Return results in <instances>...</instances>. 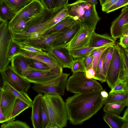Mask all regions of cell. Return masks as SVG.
<instances>
[{
    "instance_id": "cell-60",
    "label": "cell",
    "mask_w": 128,
    "mask_h": 128,
    "mask_svg": "<svg viewBox=\"0 0 128 128\" xmlns=\"http://www.w3.org/2000/svg\"><path fill=\"white\" fill-rule=\"evenodd\" d=\"M5 0H0V4L3 1Z\"/></svg>"
},
{
    "instance_id": "cell-33",
    "label": "cell",
    "mask_w": 128,
    "mask_h": 128,
    "mask_svg": "<svg viewBox=\"0 0 128 128\" xmlns=\"http://www.w3.org/2000/svg\"><path fill=\"white\" fill-rule=\"evenodd\" d=\"M114 44H110L104 46L93 52L91 54L94 57L93 61L91 65L88 68H92L96 72L98 63L102 54L108 48L112 46Z\"/></svg>"
},
{
    "instance_id": "cell-45",
    "label": "cell",
    "mask_w": 128,
    "mask_h": 128,
    "mask_svg": "<svg viewBox=\"0 0 128 128\" xmlns=\"http://www.w3.org/2000/svg\"><path fill=\"white\" fill-rule=\"evenodd\" d=\"M40 1L44 8L48 10L56 8L57 0H40Z\"/></svg>"
},
{
    "instance_id": "cell-10",
    "label": "cell",
    "mask_w": 128,
    "mask_h": 128,
    "mask_svg": "<svg viewBox=\"0 0 128 128\" xmlns=\"http://www.w3.org/2000/svg\"><path fill=\"white\" fill-rule=\"evenodd\" d=\"M72 26L65 27L59 31L48 35H43L34 38L19 42L20 43L31 46L48 52L53 47V43L58 34Z\"/></svg>"
},
{
    "instance_id": "cell-28",
    "label": "cell",
    "mask_w": 128,
    "mask_h": 128,
    "mask_svg": "<svg viewBox=\"0 0 128 128\" xmlns=\"http://www.w3.org/2000/svg\"><path fill=\"white\" fill-rule=\"evenodd\" d=\"M103 119L105 122L111 128H122L125 123L122 117L106 113Z\"/></svg>"
},
{
    "instance_id": "cell-56",
    "label": "cell",
    "mask_w": 128,
    "mask_h": 128,
    "mask_svg": "<svg viewBox=\"0 0 128 128\" xmlns=\"http://www.w3.org/2000/svg\"><path fill=\"white\" fill-rule=\"evenodd\" d=\"M84 1L90 2L93 5L95 6L98 3L97 0H84Z\"/></svg>"
},
{
    "instance_id": "cell-54",
    "label": "cell",
    "mask_w": 128,
    "mask_h": 128,
    "mask_svg": "<svg viewBox=\"0 0 128 128\" xmlns=\"http://www.w3.org/2000/svg\"><path fill=\"white\" fill-rule=\"evenodd\" d=\"M102 96L104 98H106L108 97V94L105 90H102L100 92Z\"/></svg>"
},
{
    "instance_id": "cell-51",
    "label": "cell",
    "mask_w": 128,
    "mask_h": 128,
    "mask_svg": "<svg viewBox=\"0 0 128 128\" xmlns=\"http://www.w3.org/2000/svg\"><path fill=\"white\" fill-rule=\"evenodd\" d=\"M8 121L2 112L0 104V123L5 122Z\"/></svg>"
},
{
    "instance_id": "cell-12",
    "label": "cell",
    "mask_w": 128,
    "mask_h": 128,
    "mask_svg": "<svg viewBox=\"0 0 128 128\" xmlns=\"http://www.w3.org/2000/svg\"><path fill=\"white\" fill-rule=\"evenodd\" d=\"M44 9L40 0H32L29 4L16 13L8 22L9 28L20 19L34 17L40 13Z\"/></svg>"
},
{
    "instance_id": "cell-14",
    "label": "cell",
    "mask_w": 128,
    "mask_h": 128,
    "mask_svg": "<svg viewBox=\"0 0 128 128\" xmlns=\"http://www.w3.org/2000/svg\"><path fill=\"white\" fill-rule=\"evenodd\" d=\"M128 6L124 7L119 16L112 22L110 28L111 36L117 39L122 36L123 30L128 25Z\"/></svg>"
},
{
    "instance_id": "cell-41",
    "label": "cell",
    "mask_w": 128,
    "mask_h": 128,
    "mask_svg": "<svg viewBox=\"0 0 128 128\" xmlns=\"http://www.w3.org/2000/svg\"><path fill=\"white\" fill-rule=\"evenodd\" d=\"M30 59V67L38 70L50 71V68L46 64L37 60Z\"/></svg>"
},
{
    "instance_id": "cell-7",
    "label": "cell",
    "mask_w": 128,
    "mask_h": 128,
    "mask_svg": "<svg viewBox=\"0 0 128 128\" xmlns=\"http://www.w3.org/2000/svg\"><path fill=\"white\" fill-rule=\"evenodd\" d=\"M114 50L111 60L106 76V82L111 89L118 80L122 66L120 46L116 43L114 45Z\"/></svg>"
},
{
    "instance_id": "cell-40",
    "label": "cell",
    "mask_w": 128,
    "mask_h": 128,
    "mask_svg": "<svg viewBox=\"0 0 128 128\" xmlns=\"http://www.w3.org/2000/svg\"><path fill=\"white\" fill-rule=\"evenodd\" d=\"M68 16L67 10L65 6L49 24L48 30L52 28L58 23L65 19Z\"/></svg>"
},
{
    "instance_id": "cell-18",
    "label": "cell",
    "mask_w": 128,
    "mask_h": 128,
    "mask_svg": "<svg viewBox=\"0 0 128 128\" xmlns=\"http://www.w3.org/2000/svg\"><path fill=\"white\" fill-rule=\"evenodd\" d=\"M32 68V70L30 72L23 77L30 83H43L58 76L61 74L50 71L38 70Z\"/></svg>"
},
{
    "instance_id": "cell-8",
    "label": "cell",
    "mask_w": 128,
    "mask_h": 128,
    "mask_svg": "<svg viewBox=\"0 0 128 128\" xmlns=\"http://www.w3.org/2000/svg\"><path fill=\"white\" fill-rule=\"evenodd\" d=\"M8 22H4L0 28V72L6 68L10 62L8 54L13 38L12 34L9 28Z\"/></svg>"
},
{
    "instance_id": "cell-29",
    "label": "cell",
    "mask_w": 128,
    "mask_h": 128,
    "mask_svg": "<svg viewBox=\"0 0 128 128\" xmlns=\"http://www.w3.org/2000/svg\"><path fill=\"white\" fill-rule=\"evenodd\" d=\"M30 108L29 105L23 101L16 98L10 118V120H14L15 118L26 109Z\"/></svg>"
},
{
    "instance_id": "cell-1",
    "label": "cell",
    "mask_w": 128,
    "mask_h": 128,
    "mask_svg": "<svg viewBox=\"0 0 128 128\" xmlns=\"http://www.w3.org/2000/svg\"><path fill=\"white\" fill-rule=\"evenodd\" d=\"M100 92L76 94L68 98L65 106L71 124H81L96 114L104 104Z\"/></svg>"
},
{
    "instance_id": "cell-43",
    "label": "cell",
    "mask_w": 128,
    "mask_h": 128,
    "mask_svg": "<svg viewBox=\"0 0 128 128\" xmlns=\"http://www.w3.org/2000/svg\"><path fill=\"white\" fill-rule=\"evenodd\" d=\"M128 0H118L105 12L107 13L114 11L120 8L128 6Z\"/></svg>"
},
{
    "instance_id": "cell-13",
    "label": "cell",
    "mask_w": 128,
    "mask_h": 128,
    "mask_svg": "<svg viewBox=\"0 0 128 128\" xmlns=\"http://www.w3.org/2000/svg\"><path fill=\"white\" fill-rule=\"evenodd\" d=\"M94 30L82 25L80 29L67 44V47L70 50L88 46L90 38L92 32Z\"/></svg>"
},
{
    "instance_id": "cell-25",
    "label": "cell",
    "mask_w": 128,
    "mask_h": 128,
    "mask_svg": "<svg viewBox=\"0 0 128 128\" xmlns=\"http://www.w3.org/2000/svg\"><path fill=\"white\" fill-rule=\"evenodd\" d=\"M121 48L122 66L118 79L128 82V49Z\"/></svg>"
},
{
    "instance_id": "cell-2",
    "label": "cell",
    "mask_w": 128,
    "mask_h": 128,
    "mask_svg": "<svg viewBox=\"0 0 128 128\" xmlns=\"http://www.w3.org/2000/svg\"><path fill=\"white\" fill-rule=\"evenodd\" d=\"M65 6L52 10L44 8L23 30L12 34L13 38L20 42L42 36L48 30L49 24Z\"/></svg>"
},
{
    "instance_id": "cell-32",
    "label": "cell",
    "mask_w": 128,
    "mask_h": 128,
    "mask_svg": "<svg viewBox=\"0 0 128 128\" xmlns=\"http://www.w3.org/2000/svg\"><path fill=\"white\" fill-rule=\"evenodd\" d=\"M34 17L22 18L9 28V30L12 34L21 32L28 25Z\"/></svg>"
},
{
    "instance_id": "cell-17",
    "label": "cell",
    "mask_w": 128,
    "mask_h": 128,
    "mask_svg": "<svg viewBox=\"0 0 128 128\" xmlns=\"http://www.w3.org/2000/svg\"><path fill=\"white\" fill-rule=\"evenodd\" d=\"M10 61L12 69L23 77L28 74L32 70L30 66V58L24 56L16 55L13 57Z\"/></svg>"
},
{
    "instance_id": "cell-42",
    "label": "cell",
    "mask_w": 128,
    "mask_h": 128,
    "mask_svg": "<svg viewBox=\"0 0 128 128\" xmlns=\"http://www.w3.org/2000/svg\"><path fill=\"white\" fill-rule=\"evenodd\" d=\"M42 128H48L49 124L48 115L43 99L42 104Z\"/></svg>"
},
{
    "instance_id": "cell-38",
    "label": "cell",
    "mask_w": 128,
    "mask_h": 128,
    "mask_svg": "<svg viewBox=\"0 0 128 128\" xmlns=\"http://www.w3.org/2000/svg\"><path fill=\"white\" fill-rule=\"evenodd\" d=\"M116 92L128 94V82L118 79L109 93Z\"/></svg>"
},
{
    "instance_id": "cell-53",
    "label": "cell",
    "mask_w": 128,
    "mask_h": 128,
    "mask_svg": "<svg viewBox=\"0 0 128 128\" xmlns=\"http://www.w3.org/2000/svg\"><path fill=\"white\" fill-rule=\"evenodd\" d=\"M4 82L3 78L1 72H0V92L2 91Z\"/></svg>"
},
{
    "instance_id": "cell-47",
    "label": "cell",
    "mask_w": 128,
    "mask_h": 128,
    "mask_svg": "<svg viewBox=\"0 0 128 128\" xmlns=\"http://www.w3.org/2000/svg\"><path fill=\"white\" fill-rule=\"evenodd\" d=\"M83 58L84 64L87 70L91 65L93 61L94 57L93 56L90 54Z\"/></svg>"
},
{
    "instance_id": "cell-16",
    "label": "cell",
    "mask_w": 128,
    "mask_h": 128,
    "mask_svg": "<svg viewBox=\"0 0 128 128\" xmlns=\"http://www.w3.org/2000/svg\"><path fill=\"white\" fill-rule=\"evenodd\" d=\"M48 52L56 58L63 68H71L73 58L66 46L53 47Z\"/></svg>"
},
{
    "instance_id": "cell-15",
    "label": "cell",
    "mask_w": 128,
    "mask_h": 128,
    "mask_svg": "<svg viewBox=\"0 0 128 128\" xmlns=\"http://www.w3.org/2000/svg\"><path fill=\"white\" fill-rule=\"evenodd\" d=\"M82 26L80 22L78 20L74 25L60 33L54 41L53 47L66 46Z\"/></svg>"
},
{
    "instance_id": "cell-59",
    "label": "cell",
    "mask_w": 128,
    "mask_h": 128,
    "mask_svg": "<svg viewBox=\"0 0 128 128\" xmlns=\"http://www.w3.org/2000/svg\"><path fill=\"white\" fill-rule=\"evenodd\" d=\"M4 22H3L2 21L0 20V28L1 26L2 25V24H3L4 23Z\"/></svg>"
},
{
    "instance_id": "cell-36",
    "label": "cell",
    "mask_w": 128,
    "mask_h": 128,
    "mask_svg": "<svg viewBox=\"0 0 128 128\" xmlns=\"http://www.w3.org/2000/svg\"><path fill=\"white\" fill-rule=\"evenodd\" d=\"M70 69L73 74L78 72L85 73L86 70L83 58H78L73 60Z\"/></svg>"
},
{
    "instance_id": "cell-3",
    "label": "cell",
    "mask_w": 128,
    "mask_h": 128,
    "mask_svg": "<svg viewBox=\"0 0 128 128\" xmlns=\"http://www.w3.org/2000/svg\"><path fill=\"white\" fill-rule=\"evenodd\" d=\"M42 99L48 115V128L66 127L68 119L65 102L60 96L44 94Z\"/></svg>"
},
{
    "instance_id": "cell-61",
    "label": "cell",
    "mask_w": 128,
    "mask_h": 128,
    "mask_svg": "<svg viewBox=\"0 0 128 128\" xmlns=\"http://www.w3.org/2000/svg\"></svg>"
},
{
    "instance_id": "cell-31",
    "label": "cell",
    "mask_w": 128,
    "mask_h": 128,
    "mask_svg": "<svg viewBox=\"0 0 128 128\" xmlns=\"http://www.w3.org/2000/svg\"><path fill=\"white\" fill-rule=\"evenodd\" d=\"M107 49L102 54L98 63L96 74L93 79L96 80H98L101 82H106V76L104 72L103 60L106 52Z\"/></svg>"
},
{
    "instance_id": "cell-49",
    "label": "cell",
    "mask_w": 128,
    "mask_h": 128,
    "mask_svg": "<svg viewBox=\"0 0 128 128\" xmlns=\"http://www.w3.org/2000/svg\"><path fill=\"white\" fill-rule=\"evenodd\" d=\"M85 74L87 78L93 79L96 74V72L92 68H90L86 70L85 72Z\"/></svg>"
},
{
    "instance_id": "cell-44",
    "label": "cell",
    "mask_w": 128,
    "mask_h": 128,
    "mask_svg": "<svg viewBox=\"0 0 128 128\" xmlns=\"http://www.w3.org/2000/svg\"><path fill=\"white\" fill-rule=\"evenodd\" d=\"M20 44L21 48L22 49L36 54H46L48 53V52L44 51L41 49L31 46L22 44L20 42Z\"/></svg>"
},
{
    "instance_id": "cell-24",
    "label": "cell",
    "mask_w": 128,
    "mask_h": 128,
    "mask_svg": "<svg viewBox=\"0 0 128 128\" xmlns=\"http://www.w3.org/2000/svg\"><path fill=\"white\" fill-rule=\"evenodd\" d=\"M16 13L6 0L0 4V20L4 22L10 20Z\"/></svg>"
},
{
    "instance_id": "cell-9",
    "label": "cell",
    "mask_w": 128,
    "mask_h": 128,
    "mask_svg": "<svg viewBox=\"0 0 128 128\" xmlns=\"http://www.w3.org/2000/svg\"><path fill=\"white\" fill-rule=\"evenodd\" d=\"M1 72L4 81L14 89L26 92L28 90L30 83L15 72L11 66Z\"/></svg>"
},
{
    "instance_id": "cell-30",
    "label": "cell",
    "mask_w": 128,
    "mask_h": 128,
    "mask_svg": "<svg viewBox=\"0 0 128 128\" xmlns=\"http://www.w3.org/2000/svg\"><path fill=\"white\" fill-rule=\"evenodd\" d=\"M127 99L128 94L121 92L109 93L107 98H104V104L120 102Z\"/></svg>"
},
{
    "instance_id": "cell-39",
    "label": "cell",
    "mask_w": 128,
    "mask_h": 128,
    "mask_svg": "<svg viewBox=\"0 0 128 128\" xmlns=\"http://www.w3.org/2000/svg\"><path fill=\"white\" fill-rule=\"evenodd\" d=\"M113 44L107 49L103 60V68L104 74L106 76L109 65L112 58L114 50Z\"/></svg>"
},
{
    "instance_id": "cell-37",
    "label": "cell",
    "mask_w": 128,
    "mask_h": 128,
    "mask_svg": "<svg viewBox=\"0 0 128 128\" xmlns=\"http://www.w3.org/2000/svg\"><path fill=\"white\" fill-rule=\"evenodd\" d=\"M1 128H30L26 123L21 121L14 120H10L3 123L1 126Z\"/></svg>"
},
{
    "instance_id": "cell-58",
    "label": "cell",
    "mask_w": 128,
    "mask_h": 128,
    "mask_svg": "<svg viewBox=\"0 0 128 128\" xmlns=\"http://www.w3.org/2000/svg\"><path fill=\"white\" fill-rule=\"evenodd\" d=\"M2 90L0 92V101L1 99L2 98Z\"/></svg>"
},
{
    "instance_id": "cell-4",
    "label": "cell",
    "mask_w": 128,
    "mask_h": 128,
    "mask_svg": "<svg viewBox=\"0 0 128 128\" xmlns=\"http://www.w3.org/2000/svg\"><path fill=\"white\" fill-rule=\"evenodd\" d=\"M96 6L84 0H77L66 6L68 16L79 21L83 26L94 30L100 19Z\"/></svg>"
},
{
    "instance_id": "cell-48",
    "label": "cell",
    "mask_w": 128,
    "mask_h": 128,
    "mask_svg": "<svg viewBox=\"0 0 128 128\" xmlns=\"http://www.w3.org/2000/svg\"><path fill=\"white\" fill-rule=\"evenodd\" d=\"M118 0H108L106 3L102 6V10L105 12L110 7L114 4Z\"/></svg>"
},
{
    "instance_id": "cell-22",
    "label": "cell",
    "mask_w": 128,
    "mask_h": 128,
    "mask_svg": "<svg viewBox=\"0 0 128 128\" xmlns=\"http://www.w3.org/2000/svg\"><path fill=\"white\" fill-rule=\"evenodd\" d=\"M128 99L125 100L105 104L103 108L106 113L120 116L121 112L125 107L128 106Z\"/></svg>"
},
{
    "instance_id": "cell-55",
    "label": "cell",
    "mask_w": 128,
    "mask_h": 128,
    "mask_svg": "<svg viewBox=\"0 0 128 128\" xmlns=\"http://www.w3.org/2000/svg\"><path fill=\"white\" fill-rule=\"evenodd\" d=\"M122 36H128V25L124 28L122 32Z\"/></svg>"
},
{
    "instance_id": "cell-46",
    "label": "cell",
    "mask_w": 128,
    "mask_h": 128,
    "mask_svg": "<svg viewBox=\"0 0 128 128\" xmlns=\"http://www.w3.org/2000/svg\"><path fill=\"white\" fill-rule=\"evenodd\" d=\"M118 44L123 48L128 49V36H123L120 37Z\"/></svg>"
},
{
    "instance_id": "cell-20",
    "label": "cell",
    "mask_w": 128,
    "mask_h": 128,
    "mask_svg": "<svg viewBox=\"0 0 128 128\" xmlns=\"http://www.w3.org/2000/svg\"><path fill=\"white\" fill-rule=\"evenodd\" d=\"M2 90L0 106L4 114L9 121L10 120V118L16 98L8 90Z\"/></svg>"
},
{
    "instance_id": "cell-21",
    "label": "cell",
    "mask_w": 128,
    "mask_h": 128,
    "mask_svg": "<svg viewBox=\"0 0 128 128\" xmlns=\"http://www.w3.org/2000/svg\"><path fill=\"white\" fill-rule=\"evenodd\" d=\"M117 39L113 38L107 34H99L94 30L92 33L89 42L88 46L98 47L116 43Z\"/></svg>"
},
{
    "instance_id": "cell-35",
    "label": "cell",
    "mask_w": 128,
    "mask_h": 128,
    "mask_svg": "<svg viewBox=\"0 0 128 128\" xmlns=\"http://www.w3.org/2000/svg\"><path fill=\"white\" fill-rule=\"evenodd\" d=\"M13 10L17 13L29 4L32 0H6Z\"/></svg>"
},
{
    "instance_id": "cell-57",
    "label": "cell",
    "mask_w": 128,
    "mask_h": 128,
    "mask_svg": "<svg viewBox=\"0 0 128 128\" xmlns=\"http://www.w3.org/2000/svg\"><path fill=\"white\" fill-rule=\"evenodd\" d=\"M100 4L102 6L104 5L107 1L108 0H99Z\"/></svg>"
},
{
    "instance_id": "cell-27",
    "label": "cell",
    "mask_w": 128,
    "mask_h": 128,
    "mask_svg": "<svg viewBox=\"0 0 128 128\" xmlns=\"http://www.w3.org/2000/svg\"><path fill=\"white\" fill-rule=\"evenodd\" d=\"M102 46L98 47L84 46L70 50L69 51L73 58L76 59L78 58H84L90 55L95 50Z\"/></svg>"
},
{
    "instance_id": "cell-52",
    "label": "cell",
    "mask_w": 128,
    "mask_h": 128,
    "mask_svg": "<svg viewBox=\"0 0 128 128\" xmlns=\"http://www.w3.org/2000/svg\"><path fill=\"white\" fill-rule=\"evenodd\" d=\"M125 123L128 124V108H127L125 110L123 116L122 117Z\"/></svg>"
},
{
    "instance_id": "cell-26",
    "label": "cell",
    "mask_w": 128,
    "mask_h": 128,
    "mask_svg": "<svg viewBox=\"0 0 128 128\" xmlns=\"http://www.w3.org/2000/svg\"><path fill=\"white\" fill-rule=\"evenodd\" d=\"M2 90H5L8 91L16 98L25 102L29 105L30 108L32 107L33 101L26 92L18 91L5 82Z\"/></svg>"
},
{
    "instance_id": "cell-11",
    "label": "cell",
    "mask_w": 128,
    "mask_h": 128,
    "mask_svg": "<svg viewBox=\"0 0 128 128\" xmlns=\"http://www.w3.org/2000/svg\"><path fill=\"white\" fill-rule=\"evenodd\" d=\"M19 55L46 64L50 68L51 72L60 74L63 72L62 67L56 58L50 53L48 52L46 54H36L22 49Z\"/></svg>"
},
{
    "instance_id": "cell-23",
    "label": "cell",
    "mask_w": 128,
    "mask_h": 128,
    "mask_svg": "<svg viewBox=\"0 0 128 128\" xmlns=\"http://www.w3.org/2000/svg\"><path fill=\"white\" fill-rule=\"evenodd\" d=\"M77 21L68 16L47 30L43 35H50L56 32L65 27L73 26Z\"/></svg>"
},
{
    "instance_id": "cell-6",
    "label": "cell",
    "mask_w": 128,
    "mask_h": 128,
    "mask_svg": "<svg viewBox=\"0 0 128 128\" xmlns=\"http://www.w3.org/2000/svg\"><path fill=\"white\" fill-rule=\"evenodd\" d=\"M69 74L62 73L58 76L41 84H34L32 88L38 94L63 96Z\"/></svg>"
},
{
    "instance_id": "cell-50",
    "label": "cell",
    "mask_w": 128,
    "mask_h": 128,
    "mask_svg": "<svg viewBox=\"0 0 128 128\" xmlns=\"http://www.w3.org/2000/svg\"><path fill=\"white\" fill-rule=\"evenodd\" d=\"M68 0H57L56 8L66 6L68 4Z\"/></svg>"
},
{
    "instance_id": "cell-34",
    "label": "cell",
    "mask_w": 128,
    "mask_h": 128,
    "mask_svg": "<svg viewBox=\"0 0 128 128\" xmlns=\"http://www.w3.org/2000/svg\"><path fill=\"white\" fill-rule=\"evenodd\" d=\"M22 49L19 42L12 38L9 49L8 57L10 60L14 56L20 54Z\"/></svg>"
},
{
    "instance_id": "cell-5",
    "label": "cell",
    "mask_w": 128,
    "mask_h": 128,
    "mask_svg": "<svg viewBox=\"0 0 128 128\" xmlns=\"http://www.w3.org/2000/svg\"><path fill=\"white\" fill-rule=\"evenodd\" d=\"M66 90L74 93L86 94L101 91V85L96 80L87 78L85 73L78 72L72 74L67 80Z\"/></svg>"
},
{
    "instance_id": "cell-19",
    "label": "cell",
    "mask_w": 128,
    "mask_h": 128,
    "mask_svg": "<svg viewBox=\"0 0 128 128\" xmlns=\"http://www.w3.org/2000/svg\"><path fill=\"white\" fill-rule=\"evenodd\" d=\"M43 95L39 94L34 98L32 106L31 119L34 128H42V104Z\"/></svg>"
}]
</instances>
